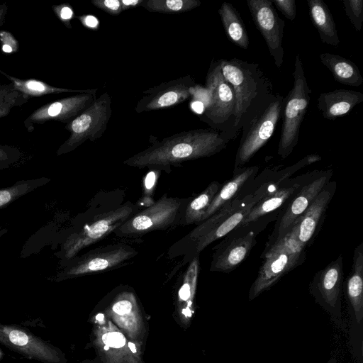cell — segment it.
Instances as JSON below:
<instances>
[{"label": "cell", "instance_id": "obj_1", "mask_svg": "<svg viewBox=\"0 0 363 363\" xmlns=\"http://www.w3.org/2000/svg\"><path fill=\"white\" fill-rule=\"evenodd\" d=\"M230 141L225 134L211 128L182 131L154 143L123 164L167 172L172 165L214 155L225 149Z\"/></svg>", "mask_w": 363, "mask_h": 363}, {"label": "cell", "instance_id": "obj_2", "mask_svg": "<svg viewBox=\"0 0 363 363\" xmlns=\"http://www.w3.org/2000/svg\"><path fill=\"white\" fill-rule=\"evenodd\" d=\"M222 74L230 84L235 98L233 131L245 130L274 93L272 84L257 63L238 58L220 59Z\"/></svg>", "mask_w": 363, "mask_h": 363}, {"label": "cell", "instance_id": "obj_3", "mask_svg": "<svg viewBox=\"0 0 363 363\" xmlns=\"http://www.w3.org/2000/svg\"><path fill=\"white\" fill-rule=\"evenodd\" d=\"M294 84L284 97L281 118L282 125L277 154L286 159L296 146L300 129L309 105L312 90L308 86L299 53L295 58Z\"/></svg>", "mask_w": 363, "mask_h": 363}, {"label": "cell", "instance_id": "obj_4", "mask_svg": "<svg viewBox=\"0 0 363 363\" xmlns=\"http://www.w3.org/2000/svg\"><path fill=\"white\" fill-rule=\"evenodd\" d=\"M267 190L265 184L255 192L243 197L237 196L194 228L188 238L194 242L195 252H201L239 226L257 202L267 194Z\"/></svg>", "mask_w": 363, "mask_h": 363}, {"label": "cell", "instance_id": "obj_5", "mask_svg": "<svg viewBox=\"0 0 363 363\" xmlns=\"http://www.w3.org/2000/svg\"><path fill=\"white\" fill-rule=\"evenodd\" d=\"M205 85L208 101L203 108V120L211 128L225 134L230 140L235 139L234 94L222 74L219 60L211 62Z\"/></svg>", "mask_w": 363, "mask_h": 363}, {"label": "cell", "instance_id": "obj_6", "mask_svg": "<svg viewBox=\"0 0 363 363\" xmlns=\"http://www.w3.org/2000/svg\"><path fill=\"white\" fill-rule=\"evenodd\" d=\"M264 255L262 265L249 290L250 301L269 289L284 275L301 264L306 258L305 248L287 235L274 243Z\"/></svg>", "mask_w": 363, "mask_h": 363}, {"label": "cell", "instance_id": "obj_7", "mask_svg": "<svg viewBox=\"0 0 363 363\" xmlns=\"http://www.w3.org/2000/svg\"><path fill=\"white\" fill-rule=\"evenodd\" d=\"M189 201L164 195L145 209L133 214L113 233L121 237H135L167 228L182 218Z\"/></svg>", "mask_w": 363, "mask_h": 363}, {"label": "cell", "instance_id": "obj_8", "mask_svg": "<svg viewBox=\"0 0 363 363\" xmlns=\"http://www.w3.org/2000/svg\"><path fill=\"white\" fill-rule=\"evenodd\" d=\"M284 96L274 94L242 131L236 152L235 168L241 167L262 147L272 136L281 119Z\"/></svg>", "mask_w": 363, "mask_h": 363}, {"label": "cell", "instance_id": "obj_9", "mask_svg": "<svg viewBox=\"0 0 363 363\" xmlns=\"http://www.w3.org/2000/svg\"><path fill=\"white\" fill-rule=\"evenodd\" d=\"M267 224V219L260 218L238 226L224 236L213 248L210 271L228 273L237 268L248 256L257 242V234Z\"/></svg>", "mask_w": 363, "mask_h": 363}, {"label": "cell", "instance_id": "obj_10", "mask_svg": "<svg viewBox=\"0 0 363 363\" xmlns=\"http://www.w3.org/2000/svg\"><path fill=\"white\" fill-rule=\"evenodd\" d=\"M342 257L339 255L313 277L309 291L318 304L338 325L342 324V292L343 289Z\"/></svg>", "mask_w": 363, "mask_h": 363}, {"label": "cell", "instance_id": "obj_11", "mask_svg": "<svg viewBox=\"0 0 363 363\" xmlns=\"http://www.w3.org/2000/svg\"><path fill=\"white\" fill-rule=\"evenodd\" d=\"M111 114V97L104 92L70 122L68 129L71 135L65 144V151L72 150L87 140L94 142L100 138L106 132Z\"/></svg>", "mask_w": 363, "mask_h": 363}, {"label": "cell", "instance_id": "obj_12", "mask_svg": "<svg viewBox=\"0 0 363 363\" xmlns=\"http://www.w3.org/2000/svg\"><path fill=\"white\" fill-rule=\"evenodd\" d=\"M0 343L7 348L43 363H65L62 352L57 347L16 325L0 323Z\"/></svg>", "mask_w": 363, "mask_h": 363}, {"label": "cell", "instance_id": "obj_13", "mask_svg": "<svg viewBox=\"0 0 363 363\" xmlns=\"http://www.w3.org/2000/svg\"><path fill=\"white\" fill-rule=\"evenodd\" d=\"M247 5L276 67L280 68L284 62V55L282 44L284 21L279 16L270 0H247Z\"/></svg>", "mask_w": 363, "mask_h": 363}, {"label": "cell", "instance_id": "obj_14", "mask_svg": "<svg viewBox=\"0 0 363 363\" xmlns=\"http://www.w3.org/2000/svg\"><path fill=\"white\" fill-rule=\"evenodd\" d=\"M137 254L133 247L123 243L97 248L82 256L66 271L65 275L82 276L114 269Z\"/></svg>", "mask_w": 363, "mask_h": 363}, {"label": "cell", "instance_id": "obj_15", "mask_svg": "<svg viewBox=\"0 0 363 363\" xmlns=\"http://www.w3.org/2000/svg\"><path fill=\"white\" fill-rule=\"evenodd\" d=\"M135 209L137 207L135 206L126 203L99 216L70 238L67 247V256L72 257L83 248L108 235L135 214L133 212Z\"/></svg>", "mask_w": 363, "mask_h": 363}, {"label": "cell", "instance_id": "obj_16", "mask_svg": "<svg viewBox=\"0 0 363 363\" xmlns=\"http://www.w3.org/2000/svg\"><path fill=\"white\" fill-rule=\"evenodd\" d=\"M336 183L328 182L286 235L301 247L310 245L323 221L328 206L335 192Z\"/></svg>", "mask_w": 363, "mask_h": 363}, {"label": "cell", "instance_id": "obj_17", "mask_svg": "<svg viewBox=\"0 0 363 363\" xmlns=\"http://www.w3.org/2000/svg\"><path fill=\"white\" fill-rule=\"evenodd\" d=\"M196 85L194 79L187 75L155 86L143 93L135 111L138 113L170 108L179 104L191 95V89Z\"/></svg>", "mask_w": 363, "mask_h": 363}, {"label": "cell", "instance_id": "obj_18", "mask_svg": "<svg viewBox=\"0 0 363 363\" xmlns=\"http://www.w3.org/2000/svg\"><path fill=\"white\" fill-rule=\"evenodd\" d=\"M332 171L323 172L322 174L306 184L289 203L284 215L276 223L275 228L267 244V250L274 243L284 238L291 230L296 220L305 212L315 196L329 182ZM264 250V251H265Z\"/></svg>", "mask_w": 363, "mask_h": 363}, {"label": "cell", "instance_id": "obj_19", "mask_svg": "<svg viewBox=\"0 0 363 363\" xmlns=\"http://www.w3.org/2000/svg\"><path fill=\"white\" fill-rule=\"evenodd\" d=\"M94 335L96 347L107 363H140L135 343L128 342L111 323L96 326Z\"/></svg>", "mask_w": 363, "mask_h": 363}, {"label": "cell", "instance_id": "obj_20", "mask_svg": "<svg viewBox=\"0 0 363 363\" xmlns=\"http://www.w3.org/2000/svg\"><path fill=\"white\" fill-rule=\"evenodd\" d=\"M108 314L130 338L136 339L143 330L139 306L132 292L118 294L108 306Z\"/></svg>", "mask_w": 363, "mask_h": 363}, {"label": "cell", "instance_id": "obj_21", "mask_svg": "<svg viewBox=\"0 0 363 363\" xmlns=\"http://www.w3.org/2000/svg\"><path fill=\"white\" fill-rule=\"evenodd\" d=\"M352 317L357 324L363 319V242L354 251L352 269L343 284Z\"/></svg>", "mask_w": 363, "mask_h": 363}, {"label": "cell", "instance_id": "obj_22", "mask_svg": "<svg viewBox=\"0 0 363 363\" xmlns=\"http://www.w3.org/2000/svg\"><path fill=\"white\" fill-rule=\"evenodd\" d=\"M317 102L322 116L328 120H335L347 115L363 102V94L354 90L335 89L320 94Z\"/></svg>", "mask_w": 363, "mask_h": 363}, {"label": "cell", "instance_id": "obj_23", "mask_svg": "<svg viewBox=\"0 0 363 363\" xmlns=\"http://www.w3.org/2000/svg\"><path fill=\"white\" fill-rule=\"evenodd\" d=\"M259 170L258 166L235 168L233 177L226 182L217 192L205 212L202 221L213 216L228 202L238 196V192Z\"/></svg>", "mask_w": 363, "mask_h": 363}, {"label": "cell", "instance_id": "obj_24", "mask_svg": "<svg viewBox=\"0 0 363 363\" xmlns=\"http://www.w3.org/2000/svg\"><path fill=\"white\" fill-rule=\"evenodd\" d=\"M300 187V182L295 179H291L289 181V183L284 185L281 184L277 189L267 193V194L252 207L239 226L246 225L257 221L264 216L278 209Z\"/></svg>", "mask_w": 363, "mask_h": 363}, {"label": "cell", "instance_id": "obj_25", "mask_svg": "<svg viewBox=\"0 0 363 363\" xmlns=\"http://www.w3.org/2000/svg\"><path fill=\"white\" fill-rule=\"evenodd\" d=\"M312 24L323 43L337 47L340 39L335 22L328 5L322 0H307Z\"/></svg>", "mask_w": 363, "mask_h": 363}, {"label": "cell", "instance_id": "obj_26", "mask_svg": "<svg viewBox=\"0 0 363 363\" xmlns=\"http://www.w3.org/2000/svg\"><path fill=\"white\" fill-rule=\"evenodd\" d=\"M319 58L336 82L356 87L363 84V77L358 67L350 60L329 52L320 54Z\"/></svg>", "mask_w": 363, "mask_h": 363}, {"label": "cell", "instance_id": "obj_27", "mask_svg": "<svg viewBox=\"0 0 363 363\" xmlns=\"http://www.w3.org/2000/svg\"><path fill=\"white\" fill-rule=\"evenodd\" d=\"M228 39L238 47L247 50L250 39L239 11L229 2H223L218 9Z\"/></svg>", "mask_w": 363, "mask_h": 363}, {"label": "cell", "instance_id": "obj_28", "mask_svg": "<svg viewBox=\"0 0 363 363\" xmlns=\"http://www.w3.org/2000/svg\"><path fill=\"white\" fill-rule=\"evenodd\" d=\"M220 187L218 182H212L201 194L190 199L182 218V223L189 225L201 222L205 212Z\"/></svg>", "mask_w": 363, "mask_h": 363}, {"label": "cell", "instance_id": "obj_29", "mask_svg": "<svg viewBox=\"0 0 363 363\" xmlns=\"http://www.w3.org/2000/svg\"><path fill=\"white\" fill-rule=\"evenodd\" d=\"M199 272V256L195 257L189 263L184 273L182 284L178 292L179 306H186L189 316L194 299ZM183 308V309H184Z\"/></svg>", "mask_w": 363, "mask_h": 363}, {"label": "cell", "instance_id": "obj_30", "mask_svg": "<svg viewBox=\"0 0 363 363\" xmlns=\"http://www.w3.org/2000/svg\"><path fill=\"white\" fill-rule=\"evenodd\" d=\"M199 0H144L140 6L150 12L182 13L200 6Z\"/></svg>", "mask_w": 363, "mask_h": 363}, {"label": "cell", "instance_id": "obj_31", "mask_svg": "<svg viewBox=\"0 0 363 363\" xmlns=\"http://www.w3.org/2000/svg\"><path fill=\"white\" fill-rule=\"evenodd\" d=\"M345 13L357 31H360L363 23V0L342 1Z\"/></svg>", "mask_w": 363, "mask_h": 363}, {"label": "cell", "instance_id": "obj_32", "mask_svg": "<svg viewBox=\"0 0 363 363\" xmlns=\"http://www.w3.org/2000/svg\"><path fill=\"white\" fill-rule=\"evenodd\" d=\"M91 2L95 7L112 16L123 12L121 0H91Z\"/></svg>", "mask_w": 363, "mask_h": 363}, {"label": "cell", "instance_id": "obj_33", "mask_svg": "<svg viewBox=\"0 0 363 363\" xmlns=\"http://www.w3.org/2000/svg\"><path fill=\"white\" fill-rule=\"evenodd\" d=\"M272 3L284 15V16L294 21L296 16V6L295 0H272Z\"/></svg>", "mask_w": 363, "mask_h": 363}, {"label": "cell", "instance_id": "obj_34", "mask_svg": "<svg viewBox=\"0 0 363 363\" xmlns=\"http://www.w3.org/2000/svg\"><path fill=\"white\" fill-rule=\"evenodd\" d=\"M24 191L23 186L0 191V207L11 201L16 195Z\"/></svg>", "mask_w": 363, "mask_h": 363}, {"label": "cell", "instance_id": "obj_35", "mask_svg": "<svg viewBox=\"0 0 363 363\" xmlns=\"http://www.w3.org/2000/svg\"><path fill=\"white\" fill-rule=\"evenodd\" d=\"M82 23L89 29L97 30L99 27V21L93 15H85L79 17Z\"/></svg>", "mask_w": 363, "mask_h": 363}, {"label": "cell", "instance_id": "obj_36", "mask_svg": "<svg viewBox=\"0 0 363 363\" xmlns=\"http://www.w3.org/2000/svg\"><path fill=\"white\" fill-rule=\"evenodd\" d=\"M24 86L30 91L43 92L46 91L47 86L40 82L30 80L25 82Z\"/></svg>", "mask_w": 363, "mask_h": 363}, {"label": "cell", "instance_id": "obj_37", "mask_svg": "<svg viewBox=\"0 0 363 363\" xmlns=\"http://www.w3.org/2000/svg\"><path fill=\"white\" fill-rule=\"evenodd\" d=\"M62 108V100L52 103L48 109V114L50 117L60 116Z\"/></svg>", "mask_w": 363, "mask_h": 363}, {"label": "cell", "instance_id": "obj_38", "mask_svg": "<svg viewBox=\"0 0 363 363\" xmlns=\"http://www.w3.org/2000/svg\"><path fill=\"white\" fill-rule=\"evenodd\" d=\"M143 1L144 0H121L122 11L140 6Z\"/></svg>", "mask_w": 363, "mask_h": 363}, {"label": "cell", "instance_id": "obj_39", "mask_svg": "<svg viewBox=\"0 0 363 363\" xmlns=\"http://www.w3.org/2000/svg\"><path fill=\"white\" fill-rule=\"evenodd\" d=\"M73 11L68 6H63L60 10V17L64 21H69L73 17Z\"/></svg>", "mask_w": 363, "mask_h": 363}, {"label": "cell", "instance_id": "obj_40", "mask_svg": "<svg viewBox=\"0 0 363 363\" xmlns=\"http://www.w3.org/2000/svg\"><path fill=\"white\" fill-rule=\"evenodd\" d=\"M307 161L308 164H311L313 162L320 161L322 160V157L317 154H311L305 157Z\"/></svg>", "mask_w": 363, "mask_h": 363}, {"label": "cell", "instance_id": "obj_41", "mask_svg": "<svg viewBox=\"0 0 363 363\" xmlns=\"http://www.w3.org/2000/svg\"><path fill=\"white\" fill-rule=\"evenodd\" d=\"M2 50L5 52H11L12 48L9 45H4L2 47Z\"/></svg>", "mask_w": 363, "mask_h": 363}, {"label": "cell", "instance_id": "obj_42", "mask_svg": "<svg viewBox=\"0 0 363 363\" xmlns=\"http://www.w3.org/2000/svg\"><path fill=\"white\" fill-rule=\"evenodd\" d=\"M328 363H335V362H334L333 359H331V362H328Z\"/></svg>", "mask_w": 363, "mask_h": 363}]
</instances>
